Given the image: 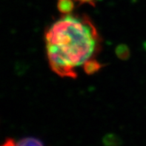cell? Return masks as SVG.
I'll use <instances>...</instances> for the list:
<instances>
[{"mask_svg": "<svg viewBox=\"0 0 146 146\" xmlns=\"http://www.w3.org/2000/svg\"><path fill=\"white\" fill-rule=\"evenodd\" d=\"M73 17H65L56 22L47 33L48 54L52 69L61 76L76 77L69 68L84 62L95 51L94 39L89 28Z\"/></svg>", "mask_w": 146, "mask_h": 146, "instance_id": "1", "label": "cell"}, {"mask_svg": "<svg viewBox=\"0 0 146 146\" xmlns=\"http://www.w3.org/2000/svg\"><path fill=\"white\" fill-rule=\"evenodd\" d=\"M104 67V65L101 64L95 59H88L85 62L83 65V69L88 75H93L96 74Z\"/></svg>", "mask_w": 146, "mask_h": 146, "instance_id": "2", "label": "cell"}, {"mask_svg": "<svg viewBox=\"0 0 146 146\" xmlns=\"http://www.w3.org/2000/svg\"><path fill=\"white\" fill-rule=\"evenodd\" d=\"M57 9L61 13L68 14L74 10V2L73 0H59L57 2Z\"/></svg>", "mask_w": 146, "mask_h": 146, "instance_id": "3", "label": "cell"}, {"mask_svg": "<svg viewBox=\"0 0 146 146\" xmlns=\"http://www.w3.org/2000/svg\"><path fill=\"white\" fill-rule=\"evenodd\" d=\"M115 53L117 57L121 60L126 61L130 58L131 56V50L129 47L125 44H119L116 47Z\"/></svg>", "mask_w": 146, "mask_h": 146, "instance_id": "4", "label": "cell"}, {"mask_svg": "<svg viewBox=\"0 0 146 146\" xmlns=\"http://www.w3.org/2000/svg\"><path fill=\"white\" fill-rule=\"evenodd\" d=\"M104 146H121L122 139L114 133H108L102 139Z\"/></svg>", "mask_w": 146, "mask_h": 146, "instance_id": "5", "label": "cell"}, {"mask_svg": "<svg viewBox=\"0 0 146 146\" xmlns=\"http://www.w3.org/2000/svg\"><path fill=\"white\" fill-rule=\"evenodd\" d=\"M16 146H44L43 143L36 137H25L17 143Z\"/></svg>", "mask_w": 146, "mask_h": 146, "instance_id": "6", "label": "cell"}, {"mask_svg": "<svg viewBox=\"0 0 146 146\" xmlns=\"http://www.w3.org/2000/svg\"><path fill=\"white\" fill-rule=\"evenodd\" d=\"M74 1L78 2L79 5H82L83 4H88L93 7L96 6V1L95 0H74Z\"/></svg>", "mask_w": 146, "mask_h": 146, "instance_id": "7", "label": "cell"}, {"mask_svg": "<svg viewBox=\"0 0 146 146\" xmlns=\"http://www.w3.org/2000/svg\"><path fill=\"white\" fill-rule=\"evenodd\" d=\"M17 145V143H15V141L13 139H11V138H8L5 140V142L0 146H16Z\"/></svg>", "mask_w": 146, "mask_h": 146, "instance_id": "8", "label": "cell"}]
</instances>
